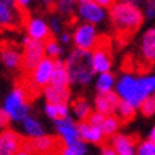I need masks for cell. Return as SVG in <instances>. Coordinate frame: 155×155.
<instances>
[{
  "mask_svg": "<svg viewBox=\"0 0 155 155\" xmlns=\"http://www.w3.org/2000/svg\"><path fill=\"white\" fill-rule=\"evenodd\" d=\"M110 19L121 36H130L140 28L144 16L137 5L118 2L110 7Z\"/></svg>",
  "mask_w": 155,
  "mask_h": 155,
  "instance_id": "obj_1",
  "label": "cell"
},
{
  "mask_svg": "<svg viewBox=\"0 0 155 155\" xmlns=\"http://www.w3.org/2000/svg\"><path fill=\"white\" fill-rule=\"evenodd\" d=\"M66 66L71 84L84 87L94 78L95 71L91 61V51L88 50H81L75 47V50H73L67 57Z\"/></svg>",
  "mask_w": 155,
  "mask_h": 155,
  "instance_id": "obj_2",
  "label": "cell"
},
{
  "mask_svg": "<svg viewBox=\"0 0 155 155\" xmlns=\"http://www.w3.org/2000/svg\"><path fill=\"white\" fill-rule=\"evenodd\" d=\"M115 93L121 100L131 103L137 108L140 107L142 100L148 97L145 88H144V84H142L141 75L137 77V75H132L130 73L122 74L117 80V83H115Z\"/></svg>",
  "mask_w": 155,
  "mask_h": 155,
  "instance_id": "obj_3",
  "label": "cell"
},
{
  "mask_svg": "<svg viewBox=\"0 0 155 155\" xmlns=\"http://www.w3.org/2000/svg\"><path fill=\"white\" fill-rule=\"evenodd\" d=\"M2 110L7 114L10 121L20 122L30 113V105H28L26 91L23 88L12 90V93L5 98V103H3Z\"/></svg>",
  "mask_w": 155,
  "mask_h": 155,
  "instance_id": "obj_4",
  "label": "cell"
},
{
  "mask_svg": "<svg viewBox=\"0 0 155 155\" xmlns=\"http://www.w3.org/2000/svg\"><path fill=\"white\" fill-rule=\"evenodd\" d=\"M71 38H73V43H74V46L77 48L88 50V51H91L100 41L95 24L87 23V21L78 24V26L75 27Z\"/></svg>",
  "mask_w": 155,
  "mask_h": 155,
  "instance_id": "obj_5",
  "label": "cell"
},
{
  "mask_svg": "<svg viewBox=\"0 0 155 155\" xmlns=\"http://www.w3.org/2000/svg\"><path fill=\"white\" fill-rule=\"evenodd\" d=\"M23 67L26 70L31 71L38 63L46 57V46L44 41L34 40V38L26 37L23 40Z\"/></svg>",
  "mask_w": 155,
  "mask_h": 155,
  "instance_id": "obj_6",
  "label": "cell"
},
{
  "mask_svg": "<svg viewBox=\"0 0 155 155\" xmlns=\"http://www.w3.org/2000/svg\"><path fill=\"white\" fill-rule=\"evenodd\" d=\"M56 66V58L51 57H44L37 66L31 70L30 74V85L36 90H43L46 85L50 84L51 75Z\"/></svg>",
  "mask_w": 155,
  "mask_h": 155,
  "instance_id": "obj_7",
  "label": "cell"
},
{
  "mask_svg": "<svg viewBox=\"0 0 155 155\" xmlns=\"http://www.w3.org/2000/svg\"><path fill=\"white\" fill-rule=\"evenodd\" d=\"M77 12H78V17L83 21H87V23L91 24L103 23L105 17H107L105 7L100 6L94 0H91V2H80Z\"/></svg>",
  "mask_w": 155,
  "mask_h": 155,
  "instance_id": "obj_8",
  "label": "cell"
},
{
  "mask_svg": "<svg viewBox=\"0 0 155 155\" xmlns=\"http://www.w3.org/2000/svg\"><path fill=\"white\" fill-rule=\"evenodd\" d=\"M54 127L63 144H70V142L80 140L78 124H75L70 115L60 118V120H54Z\"/></svg>",
  "mask_w": 155,
  "mask_h": 155,
  "instance_id": "obj_9",
  "label": "cell"
},
{
  "mask_svg": "<svg viewBox=\"0 0 155 155\" xmlns=\"http://www.w3.org/2000/svg\"><path fill=\"white\" fill-rule=\"evenodd\" d=\"M91 61H93V67H94L95 73H105V71L111 70L113 58H111V53H110L108 46H104L103 43L98 41V44L91 51Z\"/></svg>",
  "mask_w": 155,
  "mask_h": 155,
  "instance_id": "obj_10",
  "label": "cell"
},
{
  "mask_svg": "<svg viewBox=\"0 0 155 155\" xmlns=\"http://www.w3.org/2000/svg\"><path fill=\"white\" fill-rule=\"evenodd\" d=\"M23 141L17 132L12 130L0 132V155H14L19 154Z\"/></svg>",
  "mask_w": 155,
  "mask_h": 155,
  "instance_id": "obj_11",
  "label": "cell"
},
{
  "mask_svg": "<svg viewBox=\"0 0 155 155\" xmlns=\"http://www.w3.org/2000/svg\"><path fill=\"white\" fill-rule=\"evenodd\" d=\"M26 30H27L28 37L34 38V40H40V41H47L50 38V34H51L50 24L40 17L28 19L27 24H26Z\"/></svg>",
  "mask_w": 155,
  "mask_h": 155,
  "instance_id": "obj_12",
  "label": "cell"
},
{
  "mask_svg": "<svg viewBox=\"0 0 155 155\" xmlns=\"http://www.w3.org/2000/svg\"><path fill=\"white\" fill-rule=\"evenodd\" d=\"M120 101L121 98L118 97L117 93L107 91V93H98V95L95 97L94 105L97 111L105 114V115H110V114H115Z\"/></svg>",
  "mask_w": 155,
  "mask_h": 155,
  "instance_id": "obj_13",
  "label": "cell"
},
{
  "mask_svg": "<svg viewBox=\"0 0 155 155\" xmlns=\"http://www.w3.org/2000/svg\"><path fill=\"white\" fill-rule=\"evenodd\" d=\"M21 23V16L16 7V3L0 0V26L14 27Z\"/></svg>",
  "mask_w": 155,
  "mask_h": 155,
  "instance_id": "obj_14",
  "label": "cell"
},
{
  "mask_svg": "<svg viewBox=\"0 0 155 155\" xmlns=\"http://www.w3.org/2000/svg\"><path fill=\"white\" fill-rule=\"evenodd\" d=\"M78 131H80V138L90 144H101L104 141V132L103 130L90 121H81L78 124Z\"/></svg>",
  "mask_w": 155,
  "mask_h": 155,
  "instance_id": "obj_15",
  "label": "cell"
},
{
  "mask_svg": "<svg viewBox=\"0 0 155 155\" xmlns=\"http://www.w3.org/2000/svg\"><path fill=\"white\" fill-rule=\"evenodd\" d=\"M111 147L118 155H134L137 154V144L132 137L114 134L111 135Z\"/></svg>",
  "mask_w": 155,
  "mask_h": 155,
  "instance_id": "obj_16",
  "label": "cell"
},
{
  "mask_svg": "<svg viewBox=\"0 0 155 155\" xmlns=\"http://www.w3.org/2000/svg\"><path fill=\"white\" fill-rule=\"evenodd\" d=\"M43 94L47 103H68L70 100V90L68 87L48 84L43 88Z\"/></svg>",
  "mask_w": 155,
  "mask_h": 155,
  "instance_id": "obj_17",
  "label": "cell"
},
{
  "mask_svg": "<svg viewBox=\"0 0 155 155\" xmlns=\"http://www.w3.org/2000/svg\"><path fill=\"white\" fill-rule=\"evenodd\" d=\"M50 84L53 85H60V87H68L71 84L70 75H68V70H67L66 61L56 58V66H54V71L51 75V81Z\"/></svg>",
  "mask_w": 155,
  "mask_h": 155,
  "instance_id": "obj_18",
  "label": "cell"
},
{
  "mask_svg": "<svg viewBox=\"0 0 155 155\" xmlns=\"http://www.w3.org/2000/svg\"><path fill=\"white\" fill-rule=\"evenodd\" d=\"M31 147H33V151H36V152L50 154V152H53V151H56L58 148V142H57L56 138L43 134V135L37 137V138H33Z\"/></svg>",
  "mask_w": 155,
  "mask_h": 155,
  "instance_id": "obj_19",
  "label": "cell"
},
{
  "mask_svg": "<svg viewBox=\"0 0 155 155\" xmlns=\"http://www.w3.org/2000/svg\"><path fill=\"white\" fill-rule=\"evenodd\" d=\"M0 57H2V63L9 70L17 68L23 63V54L16 47H5L2 50V53H0Z\"/></svg>",
  "mask_w": 155,
  "mask_h": 155,
  "instance_id": "obj_20",
  "label": "cell"
},
{
  "mask_svg": "<svg viewBox=\"0 0 155 155\" xmlns=\"http://www.w3.org/2000/svg\"><path fill=\"white\" fill-rule=\"evenodd\" d=\"M141 54L147 61L155 60V28H150L141 40Z\"/></svg>",
  "mask_w": 155,
  "mask_h": 155,
  "instance_id": "obj_21",
  "label": "cell"
},
{
  "mask_svg": "<svg viewBox=\"0 0 155 155\" xmlns=\"http://www.w3.org/2000/svg\"><path fill=\"white\" fill-rule=\"evenodd\" d=\"M20 122H21L23 131L26 132L30 138H37V137L44 134V127L41 125V122L38 121L37 118L31 117V115H26Z\"/></svg>",
  "mask_w": 155,
  "mask_h": 155,
  "instance_id": "obj_22",
  "label": "cell"
},
{
  "mask_svg": "<svg viewBox=\"0 0 155 155\" xmlns=\"http://www.w3.org/2000/svg\"><path fill=\"white\" fill-rule=\"evenodd\" d=\"M44 113L50 120H60L67 115H70L67 103H47L44 107Z\"/></svg>",
  "mask_w": 155,
  "mask_h": 155,
  "instance_id": "obj_23",
  "label": "cell"
},
{
  "mask_svg": "<svg viewBox=\"0 0 155 155\" xmlns=\"http://www.w3.org/2000/svg\"><path fill=\"white\" fill-rule=\"evenodd\" d=\"M115 77L113 73L105 71V73H98V77L95 80V88L98 93H107V91H113L115 88Z\"/></svg>",
  "mask_w": 155,
  "mask_h": 155,
  "instance_id": "obj_24",
  "label": "cell"
},
{
  "mask_svg": "<svg viewBox=\"0 0 155 155\" xmlns=\"http://www.w3.org/2000/svg\"><path fill=\"white\" fill-rule=\"evenodd\" d=\"M60 152L63 155H85L87 154V142L80 138L74 142L64 144L60 148Z\"/></svg>",
  "mask_w": 155,
  "mask_h": 155,
  "instance_id": "obj_25",
  "label": "cell"
},
{
  "mask_svg": "<svg viewBox=\"0 0 155 155\" xmlns=\"http://www.w3.org/2000/svg\"><path fill=\"white\" fill-rule=\"evenodd\" d=\"M135 110H137L135 105H132V104L128 103V101L121 100L120 104H118L115 114H117V117L120 118V121H130V120H132L134 115H135Z\"/></svg>",
  "mask_w": 155,
  "mask_h": 155,
  "instance_id": "obj_26",
  "label": "cell"
},
{
  "mask_svg": "<svg viewBox=\"0 0 155 155\" xmlns=\"http://www.w3.org/2000/svg\"><path fill=\"white\" fill-rule=\"evenodd\" d=\"M101 130H103L104 135L105 137H111L114 134H117L118 128H120V118L115 117L114 114H110V115H105L103 124H101Z\"/></svg>",
  "mask_w": 155,
  "mask_h": 155,
  "instance_id": "obj_27",
  "label": "cell"
},
{
  "mask_svg": "<svg viewBox=\"0 0 155 155\" xmlns=\"http://www.w3.org/2000/svg\"><path fill=\"white\" fill-rule=\"evenodd\" d=\"M73 114H74V117L77 120L84 121L91 114V107H90V104L85 100L80 98V100H77V101H74V104H73Z\"/></svg>",
  "mask_w": 155,
  "mask_h": 155,
  "instance_id": "obj_28",
  "label": "cell"
},
{
  "mask_svg": "<svg viewBox=\"0 0 155 155\" xmlns=\"http://www.w3.org/2000/svg\"><path fill=\"white\" fill-rule=\"evenodd\" d=\"M44 46H46V56L51 57V58H58L63 54V44L58 40L48 38L47 41L44 43Z\"/></svg>",
  "mask_w": 155,
  "mask_h": 155,
  "instance_id": "obj_29",
  "label": "cell"
},
{
  "mask_svg": "<svg viewBox=\"0 0 155 155\" xmlns=\"http://www.w3.org/2000/svg\"><path fill=\"white\" fill-rule=\"evenodd\" d=\"M140 110L145 117L155 115V95H148L142 100V103L140 104Z\"/></svg>",
  "mask_w": 155,
  "mask_h": 155,
  "instance_id": "obj_30",
  "label": "cell"
},
{
  "mask_svg": "<svg viewBox=\"0 0 155 155\" xmlns=\"http://www.w3.org/2000/svg\"><path fill=\"white\" fill-rule=\"evenodd\" d=\"M75 7V0H57L56 9L63 16H70Z\"/></svg>",
  "mask_w": 155,
  "mask_h": 155,
  "instance_id": "obj_31",
  "label": "cell"
},
{
  "mask_svg": "<svg viewBox=\"0 0 155 155\" xmlns=\"http://www.w3.org/2000/svg\"><path fill=\"white\" fill-rule=\"evenodd\" d=\"M137 154L138 155H155V142L151 140L141 142L137 145Z\"/></svg>",
  "mask_w": 155,
  "mask_h": 155,
  "instance_id": "obj_32",
  "label": "cell"
},
{
  "mask_svg": "<svg viewBox=\"0 0 155 155\" xmlns=\"http://www.w3.org/2000/svg\"><path fill=\"white\" fill-rule=\"evenodd\" d=\"M104 118H105V114L100 113V111H97V110H95L94 113L90 114V117L87 118V121H90L91 124H94V125H97V127H101Z\"/></svg>",
  "mask_w": 155,
  "mask_h": 155,
  "instance_id": "obj_33",
  "label": "cell"
},
{
  "mask_svg": "<svg viewBox=\"0 0 155 155\" xmlns=\"http://www.w3.org/2000/svg\"><path fill=\"white\" fill-rule=\"evenodd\" d=\"M48 24H50V28H51V31L56 34V36H58V34L63 31V27H61V21L57 19L56 16L50 19V23H48Z\"/></svg>",
  "mask_w": 155,
  "mask_h": 155,
  "instance_id": "obj_34",
  "label": "cell"
},
{
  "mask_svg": "<svg viewBox=\"0 0 155 155\" xmlns=\"http://www.w3.org/2000/svg\"><path fill=\"white\" fill-rule=\"evenodd\" d=\"M145 16L147 17H155V0H148L145 5Z\"/></svg>",
  "mask_w": 155,
  "mask_h": 155,
  "instance_id": "obj_35",
  "label": "cell"
},
{
  "mask_svg": "<svg viewBox=\"0 0 155 155\" xmlns=\"http://www.w3.org/2000/svg\"><path fill=\"white\" fill-rule=\"evenodd\" d=\"M9 122H10V118L7 117V114H6L3 110H0V130L7 127Z\"/></svg>",
  "mask_w": 155,
  "mask_h": 155,
  "instance_id": "obj_36",
  "label": "cell"
},
{
  "mask_svg": "<svg viewBox=\"0 0 155 155\" xmlns=\"http://www.w3.org/2000/svg\"><path fill=\"white\" fill-rule=\"evenodd\" d=\"M57 40H58L61 44H68V43H70L73 38H71V36H70L68 33H64V31H61V33L58 34V38H57Z\"/></svg>",
  "mask_w": 155,
  "mask_h": 155,
  "instance_id": "obj_37",
  "label": "cell"
},
{
  "mask_svg": "<svg viewBox=\"0 0 155 155\" xmlns=\"http://www.w3.org/2000/svg\"><path fill=\"white\" fill-rule=\"evenodd\" d=\"M94 2H97L100 6H103L105 9H110V7L115 3V0H94Z\"/></svg>",
  "mask_w": 155,
  "mask_h": 155,
  "instance_id": "obj_38",
  "label": "cell"
},
{
  "mask_svg": "<svg viewBox=\"0 0 155 155\" xmlns=\"http://www.w3.org/2000/svg\"><path fill=\"white\" fill-rule=\"evenodd\" d=\"M101 154L103 155H115L117 152H115V150H114L113 147L110 145V147H103V148H101Z\"/></svg>",
  "mask_w": 155,
  "mask_h": 155,
  "instance_id": "obj_39",
  "label": "cell"
},
{
  "mask_svg": "<svg viewBox=\"0 0 155 155\" xmlns=\"http://www.w3.org/2000/svg\"><path fill=\"white\" fill-rule=\"evenodd\" d=\"M14 2H16V5L20 6V7H27L31 0H14Z\"/></svg>",
  "mask_w": 155,
  "mask_h": 155,
  "instance_id": "obj_40",
  "label": "cell"
},
{
  "mask_svg": "<svg viewBox=\"0 0 155 155\" xmlns=\"http://www.w3.org/2000/svg\"><path fill=\"white\" fill-rule=\"evenodd\" d=\"M150 140L155 142V125H154V128H152V130H151V132H150Z\"/></svg>",
  "mask_w": 155,
  "mask_h": 155,
  "instance_id": "obj_41",
  "label": "cell"
},
{
  "mask_svg": "<svg viewBox=\"0 0 155 155\" xmlns=\"http://www.w3.org/2000/svg\"><path fill=\"white\" fill-rule=\"evenodd\" d=\"M41 3H43L44 6H53L54 0H41Z\"/></svg>",
  "mask_w": 155,
  "mask_h": 155,
  "instance_id": "obj_42",
  "label": "cell"
},
{
  "mask_svg": "<svg viewBox=\"0 0 155 155\" xmlns=\"http://www.w3.org/2000/svg\"><path fill=\"white\" fill-rule=\"evenodd\" d=\"M120 2H125V3H132V5H137L140 0H120Z\"/></svg>",
  "mask_w": 155,
  "mask_h": 155,
  "instance_id": "obj_43",
  "label": "cell"
},
{
  "mask_svg": "<svg viewBox=\"0 0 155 155\" xmlns=\"http://www.w3.org/2000/svg\"><path fill=\"white\" fill-rule=\"evenodd\" d=\"M80 2H91V0H78V3H80Z\"/></svg>",
  "mask_w": 155,
  "mask_h": 155,
  "instance_id": "obj_44",
  "label": "cell"
}]
</instances>
